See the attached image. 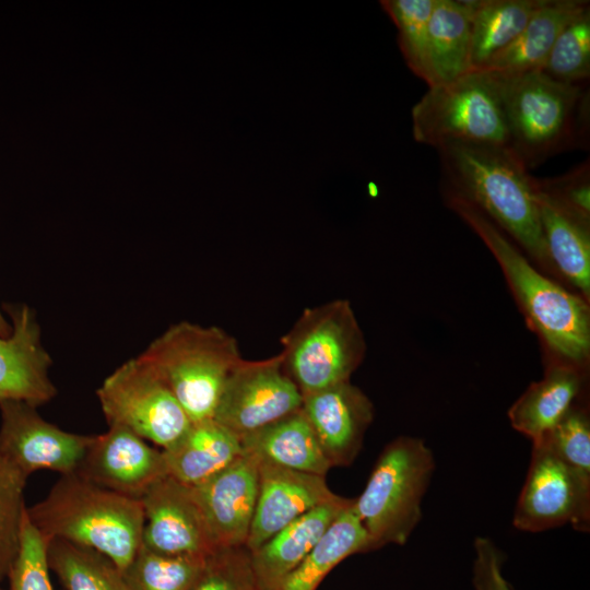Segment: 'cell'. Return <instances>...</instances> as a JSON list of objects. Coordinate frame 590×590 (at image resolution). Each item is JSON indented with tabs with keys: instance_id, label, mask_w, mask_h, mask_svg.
I'll return each instance as SVG.
<instances>
[{
	"instance_id": "6da1fadb",
	"label": "cell",
	"mask_w": 590,
	"mask_h": 590,
	"mask_svg": "<svg viewBox=\"0 0 590 590\" xmlns=\"http://www.w3.org/2000/svg\"><path fill=\"white\" fill-rule=\"evenodd\" d=\"M436 150L448 190L473 204L535 260L552 266L540 223L535 178L512 149L450 142Z\"/></svg>"
},
{
	"instance_id": "7a4b0ae2",
	"label": "cell",
	"mask_w": 590,
	"mask_h": 590,
	"mask_svg": "<svg viewBox=\"0 0 590 590\" xmlns=\"http://www.w3.org/2000/svg\"><path fill=\"white\" fill-rule=\"evenodd\" d=\"M448 204L480 236L550 349L580 368L590 351L588 304L535 270L503 231L473 204L447 189Z\"/></svg>"
},
{
	"instance_id": "3957f363",
	"label": "cell",
	"mask_w": 590,
	"mask_h": 590,
	"mask_svg": "<svg viewBox=\"0 0 590 590\" xmlns=\"http://www.w3.org/2000/svg\"><path fill=\"white\" fill-rule=\"evenodd\" d=\"M26 510L47 542L57 539L95 550L122 571L142 544L141 500L101 487L78 473L61 475L48 495Z\"/></svg>"
},
{
	"instance_id": "277c9868",
	"label": "cell",
	"mask_w": 590,
	"mask_h": 590,
	"mask_svg": "<svg viewBox=\"0 0 590 590\" xmlns=\"http://www.w3.org/2000/svg\"><path fill=\"white\" fill-rule=\"evenodd\" d=\"M493 73L498 82L509 146L528 169L581 141L585 143L589 101L579 84L554 80L543 71Z\"/></svg>"
},
{
	"instance_id": "5b68a950",
	"label": "cell",
	"mask_w": 590,
	"mask_h": 590,
	"mask_svg": "<svg viewBox=\"0 0 590 590\" xmlns=\"http://www.w3.org/2000/svg\"><path fill=\"white\" fill-rule=\"evenodd\" d=\"M140 356L191 422L213 418L224 386L243 359L236 339L225 330L186 320L167 328Z\"/></svg>"
},
{
	"instance_id": "8992f818",
	"label": "cell",
	"mask_w": 590,
	"mask_h": 590,
	"mask_svg": "<svg viewBox=\"0 0 590 590\" xmlns=\"http://www.w3.org/2000/svg\"><path fill=\"white\" fill-rule=\"evenodd\" d=\"M435 465L433 451L422 438L399 436L385 446L353 502L370 551L408 542L422 519V500Z\"/></svg>"
},
{
	"instance_id": "52a82bcc",
	"label": "cell",
	"mask_w": 590,
	"mask_h": 590,
	"mask_svg": "<svg viewBox=\"0 0 590 590\" xmlns=\"http://www.w3.org/2000/svg\"><path fill=\"white\" fill-rule=\"evenodd\" d=\"M281 345L283 368L302 396L350 381L366 354L352 305L342 298L305 308Z\"/></svg>"
},
{
	"instance_id": "ba28073f",
	"label": "cell",
	"mask_w": 590,
	"mask_h": 590,
	"mask_svg": "<svg viewBox=\"0 0 590 590\" xmlns=\"http://www.w3.org/2000/svg\"><path fill=\"white\" fill-rule=\"evenodd\" d=\"M415 141L435 149L450 142L509 145L496 75L486 70L428 87L411 110Z\"/></svg>"
},
{
	"instance_id": "9c48e42d",
	"label": "cell",
	"mask_w": 590,
	"mask_h": 590,
	"mask_svg": "<svg viewBox=\"0 0 590 590\" xmlns=\"http://www.w3.org/2000/svg\"><path fill=\"white\" fill-rule=\"evenodd\" d=\"M96 394L108 426L125 427L162 449L191 424L168 386L140 355L108 375Z\"/></svg>"
},
{
	"instance_id": "30bf717a",
	"label": "cell",
	"mask_w": 590,
	"mask_h": 590,
	"mask_svg": "<svg viewBox=\"0 0 590 590\" xmlns=\"http://www.w3.org/2000/svg\"><path fill=\"white\" fill-rule=\"evenodd\" d=\"M303 396L279 354L241 359L231 373L213 418L240 439L302 408Z\"/></svg>"
},
{
	"instance_id": "8fae6325",
	"label": "cell",
	"mask_w": 590,
	"mask_h": 590,
	"mask_svg": "<svg viewBox=\"0 0 590 590\" xmlns=\"http://www.w3.org/2000/svg\"><path fill=\"white\" fill-rule=\"evenodd\" d=\"M566 523L578 532L590 531V488L548 448L534 442L512 524L536 533Z\"/></svg>"
},
{
	"instance_id": "7c38bea8",
	"label": "cell",
	"mask_w": 590,
	"mask_h": 590,
	"mask_svg": "<svg viewBox=\"0 0 590 590\" xmlns=\"http://www.w3.org/2000/svg\"><path fill=\"white\" fill-rule=\"evenodd\" d=\"M0 453L25 476L43 469L78 472L93 435L66 432L23 401H0Z\"/></svg>"
},
{
	"instance_id": "4fadbf2b",
	"label": "cell",
	"mask_w": 590,
	"mask_h": 590,
	"mask_svg": "<svg viewBox=\"0 0 590 590\" xmlns=\"http://www.w3.org/2000/svg\"><path fill=\"white\" fill-rule=\"evenodd\" d=\"M140 500L144 515L143 546L185 556H209L217 550L191 487L166 475Z\"/></svg>"
},
{
	"instance_id": "5bb4252c",
	"label": "cell",
	"mask_w": 590,
	"mask_h": 590,
	"mask_svg": "<svg viewBox=\"0 0 590 590\" xmlns=\"http://www.w3.org/2000/svg\"><path fill=\"white\" fill-rule=\"evenodd\" d=\"M76 473L101 487L135 499H141L156 481L168 475L163 450L116 425L93 435Z\"/></svg>"
},
{
	"instance_id": "9a60e30c",
	"label": "cell",
	"mask_w": 590,
	"mask_h": 590,
	"mask_svg": "<svg viewBox=\"0 0 590 590\" xmlns=\"http://www.w3.org/2000/svg\"><path fill=\"white\" fill-rule=\"evenodd\" d=\"M300 409L331 468L352 464L374 420V404L366 393L344 381L303 394Z\"/></svg>"
},
{
	"instance_id": "2e32d148",
	"label": "cell",
	"mask_w": 590,
	"mask_h": 590,
	"mask_svg": "<svg viewBox=\"0 0 590 590\" xmlns=\"http://www.w3.org/2000/svg\"><path fill=\"white\" fill-rule=\"evenodd\" d=\"M258 480L259 462L244 451L223 471L191 487L216 548L246 546Z\"/></svg>"
},
{
	"instance_id": "e0dca14e",
	"label": "cell",
	"mask_w": 590,
	"mask_h": 590,
	"mask_svg": "<svg viewBox=\"0 0 590 590\" xmlns=\"http://www.w3.org/2000/svg\"><path fill=\"white\" fill-rule=\"evenodd\" d=\"M11 333L0 335V401L34 406L49 402L57 389L49 377L51 358L42 343L35 312L27 305H4Z\"/></svg>"
},
{
	"instance_id": "ac0fdd59",
	"label": "cell",
	"mask_w": 590,
	"mask_h": 590,
	"mask_svg": "<svg viewBox=\"0 0 590 590\" xmlns=\"http://www.w3.org/2000/svg\"><path fill=\"white\" fill-rule=\"evenodd\" d=\"M337 496L324 475L259 462L257 504L246 547L252 551L282 528Z\"/></svg>"
},
{
	"instance_id": "d6986e66",
	"label": "cell",
	"mask_w": 590,
	"mask_h": 590,
	"mask_svg": "<svg viewBox=\"0 0 590 590\" xmlns=\"http://www.w3.org/2000/svg\"><path fill=\"white\" fill-rule=\"evenodd\" d=\"M353 502L337 496L297 518L259 546L249 551L259 590H279L303 562L335 518Z\"/></svg>"
},
{
	"instance_id": "ffe728a7",
	"label": "cell",
	"mask_w": 590,
	"mask_h": 590,
	"mask_svg": "<svg viewBox=\"0 0 590 590\" xmlns=\"http://www.w3.org/2000/svg\"><path fill=\"white\" fill-rule=\"evenodd\" d=\"M162 450L168 475L189 487L204 483L244 453L240 438L214 418L191 422L180 438Z\"/></svg>"
},
{
	"instance_id": "44dd1931",
	"label": "cell",
	"mask_w": 590,
	"mask_h": 590,
	"mask_svg": "<svg viewBox=\"0 0 590 590\" xmlns=\"http://www.w3.org/2000/svg\"><path fill=\"white\" fill-rule=\"evenodd\" d=\"M583 375L580 368L563 363L551 366L544 377L532 382L508 410L514 429L531 441L551 430L580 398Z\"/></svg>"
},
{
	"instance_id": "7402d4cb",
	"label": "cell",
	"mask_w": 590,
	"mask_h": 590,
	"mask_svg": "<svg viewBox=\"0 0 590 590\" xmlns=\"http://www.w3.org/2000/svg\"><path fill=\"white\" fill-rule=\"evenodd\" d=\"M240 440L258 462L324 476L331 469L302 409Z\"/></svg>"
},
{
	"instance_id": "603a6c76",
	"label": "cell",
	"mask_w": 590,
	"mask_h": 590,
	"mask_svg": "<svg viewBox=\"0 0 590 590\" xmlns=\"http://www.w3.org/2000/svg\"><path fill=\"white\" fill-rule=\"evenodd\" d=\"M589 7L586 0H544L512 44L484 70L504 75L542 71L559 33Z\"/></svg>"
},
{
	"instance_id": "cb8c5ba5",
	"label": "cell",
	"mask_w": 590,
	"mask_h": 590,
	"mask_svg": "<svg viewBox=\"0 0 590 590\" xmlns=\"http://www.w3.org/2000/svg\"><path fill=\"white\" fill-rule=\"evenodd\" d=\"M540 223L552 266L556 267L583 295L590 293L589 223L582 221L536 182Z\"/></svg>"
},
{
	"instance_id": "d4e9b609",
	"label": "cell",
	"mask_w": 590,
	"mask_h": 590,
	"mask_svg": "<svg viewBox=\"0 0 590 590\" xmlns=\"http://www.w3.org/2000/svg\"><path fill=\"white\" fill-rule=\"evenodd\" d=\"M470 11V71H481L523 31L544 0H464Z\"/></svg>"
},
{
	"instance_id": "484cf974",
	"label": "cell",
	"mask_w": 590,
	"mask_h": 590,
	"mask_svg": "<svg viewBox=\"0 0 590 590\" xmlns=\"http://www.w3.org/2000/svg\"><path fill=\"white\" fill-rule=\"evenodd\" d=\"M428 36L434 85L451 82L470 71L471 22L464 0H435Z\"/></svg>"
},
{
	"instance_id": "4316f807",
	"label": "cell",
	"mask_w": 590,
	"mask_h": 590,
	"mask_svg": "<svg viewBox=\"0 0 590 590\" xmlns=\"http://www.w3.org/2000/svg\"><path fill=\"white\" fill-rule=\"evenodd\" d=\"M353 502L335 518L279 590H316L339 563L351 555L370 551L367 533L353 508Z\"/></svg>"
},
{
	"instance_id": "83f0119b",
	"label": "cell",
	"mask_w": 590,
	"mask_h": 590,
	"mask_svg": "<svg viewBox=\"0 0 590 590\" xmlns=\"http://www.w3.org/2000/svg\"><path fill=\"white\" fill-rule=\"evenodd\" d=\"M47 560L67 590H130L122 570L95 550L54 539Z\"/></svg>"
},
{
	"instance_id": "f1b7e54d",
	"label": "cell",
	"mask_w": 590,
	"mask_h": 590,
	"mask_svg": "<svg viewBox=\"0 0 590 590\" xmlns=\"http://www.w3.org/2000/svg\"><path fill=\"white\" fill-rule=\"evenodd\" d=\"M206 558L162 554L141 544L122 573L130 590H189Z\"/></svg>"
},
{
	"instance_id": "f546056e",
	"label": "cell",
	"mask_w": 590,
	"mask_h": 590,
	"mask_svg": "<svg viewBox=\"0 0 590 590\" xmlns=\"http://www.w3.org/2000/svg\"><path fill=\"white\" fill-rule=\"evenodd\" d=\"M435 0H384L382 9L398 28V43L410 70L434 86L429 63L428 22Z\"/></svg>"
},
{
	"instance_id": "4dcf8cb0",
	"label": "cell",
	"mask_w": 590,
	"mask_h": 590,
	"mask_svg": "<svg viewBox=\"0 0 590 590\" xmlns=\"http://www.w3.org/2000/svg\"><path fill=\"white\" fill-rule=\"evenodd\" d=\"M579 399L565 416L534 442H540L556 455L590 488V418Z\"/></svg>"
},
{
	"instance_id": "1f68e13d",
	"label": "cell",
	"mask_w": 590,
	"mask_h": 590,
	"mask_svg": "<svg viewBox=\"0 0 590 590\" xmlns=\"http://www.w3.org/2000/svg\"><path fill=\"white\" fill-rule=\"evenodd\" d=\"M542 71L554 80L571 84L590 76V7L559 33Z\"/></svg>"
},
{
	"instance_id": "d6a6232c",
	"label": "cell",
	"mask_w": 590,
	"mask_h": 590,
	"mask_svg": "<svg viewBox=\"0 0 590 590\" xmlns=\"http://www.w3.org/2000/svg\"><path fill=\"white\" fill-rule=\"evenodd\" d=\"M25 476L0 453V576H8L15 559L23 516Z\"/></svg>"
},
{
	"instance_id": "836d02e7",
	"label": "cell",
	"mask_w": 590,
	"mask_h": 590,
	"mask_svg": "<svg viewBox=\"0 0 590 590\" xmlns=\"http://www.w3.org/2000/svg\"><path fill=\"white\" fill-rule=\"evenodd\" d=\"M47 544L25 509L19 550L8 574L10 590H52L48 574Z\"/></svg>"
},
{
	"instance_id": "e575fe53",
	"label": "cell",
	"mask_w": 590,
	"mask_h": 590,
	"mask_svg": "<svg viewBox=\"0 0 590 590\" xmlns=\"http://www.w3.org/2000/svg\"><path fill=\"white\" fill-rule=\"evenodd\" d=\"M189 590H259L248 548L215 550Z\"/></svg>"
},
{
	"instance_id": "d590c367",
	"label": "cell",
	"mask_w": 590,
	"mask_h": 590,
	"mask_svg": "<svg viewBox=\"0 0 590 590\" xmlns=\"http://www.w3.org/2000/svg\"><path fill=\"white\" fill-rule=\"evenodd\" d=\"M538 186L582 221L590 222V163L577 165L552 179H536Z\"/></svg>"
},
{
	"instance_id": "8d00e7d4",
	"label": "cell",
	"mask_w": 590,
	"mask_h": 590,
	"mask_svg": "<svg viewBox=\"0 0 590 590\" xmlns=\"http://www.w3.org/2000/svg\"><path fill=\"white\" fill-rule=\"evenodd\" d=\"M475 558L472 569V582L475 590H512L503 576V555L488 538L476 536L474 540Z\"/></svg>"
},
{
	"instance_id": "74e56055",
	"label": "cell",
	"mask_w": 590,
	"mask_h": 590,
	"mask_svg": "<svg viewBox=\"0 0 590 590\" xmlns=\"http://www.w3.org/2000/svg\"><path fill=\"white\" fill-rule=\"evenodd\" d=\"M11 324L4 319L0 310V335L8 337L11 333Z\"/></svg>"
},
{
	"instance_id": "f35d334b",
	"label": "cell",
	"mask_w": 590,
	"mask_h": 590,
	"mask_svg": "<svg viewBox=\"0 0 590 590\" xmlns=\"http://www.w3.org/2000/svg\"><path fill=\"white\" fill-rule=\"evenodd\" d=\"M1 590V589H0Z\"/></svg>"
}]
</instances>
